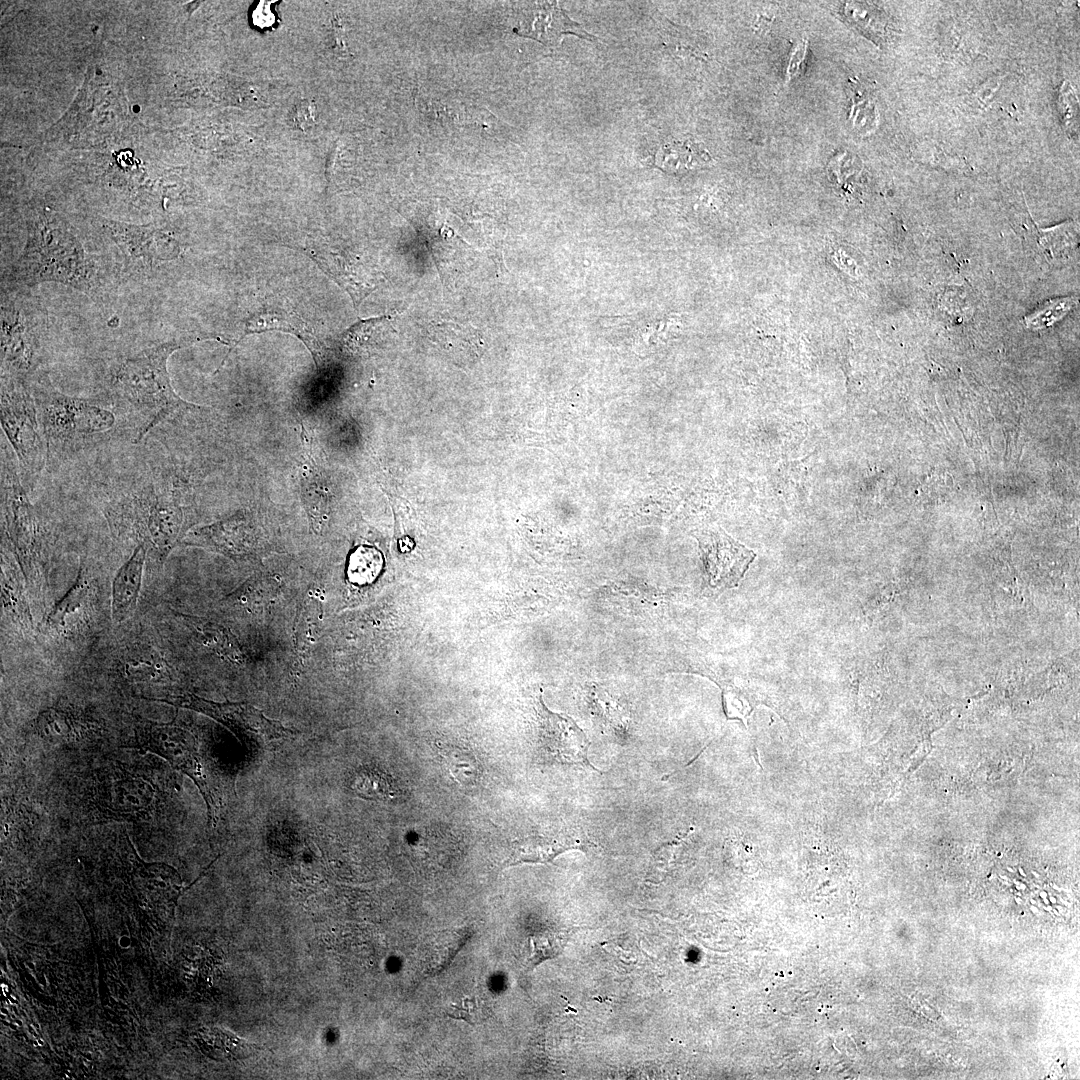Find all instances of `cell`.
I'll return each mask as SVG.
<instances>
[{"label":"cell","mask_w":1080,"mask_h":1080,"mask_svg":"<svg viewBox=\"0 0 1080 1080\" xmlns=\"http://www.w3.org/2000/svg\"><path fill=\"white\" fill-rule=\"evenodd\" d=\"M6 280L10 289L60 283L95 300L108 289L100 257L87 252L70 224L48 209L30 219L27 241Z\"/></svg>","instance_id":"6da1fadb"},{"label":"cell","mask_w":1080,"mask_h":1080,"mask_svg":"<svg viewBox=\"0 0 1080 1080\" xmlns=\"http://www.w3.org/2000/svg\"><path fill=\"white\" fill-rule=\"evenodd\" d=\"M135 735L138 745L159 754L194 781L206 802L209 820L215 824L230 794L235 793L234 777L202 735L176 720H141Z\"/></svg>","instance_id":"7a4b0ae2"},{"label":"cell","mask_w":1080,"mask_h":1080,"mask_svg":"<svg viewBox=\"0 0 1080 1080\" xmlns=\"http://www.w3.org/2000/svg\"><path fill=\"white\" fill-rule=\"evenodd\" d=\"M2 546L17 561L33 587L47 583L52 558V533L27 496L20 476L2 460Z\"/></svg>","instance_id":"3957f363"},{"label":"cell","mask_w":1080,"mask_h":1080,"mask_svg":"<svg viewBox=\"0 0 1080 1080\" xmlns=\"http://www.w3.org/2000/svg\"><path fill=\"white\" fill-rule=\"evenodd\" d=\"M179 347L176 341L150 346L122 359L112 373L110 384L115 393L146 419L137 441L183 403L167 371V360Z\"/></svg>","instance_id":"277c9868"},{"label":"cell","mask_w":1080,"mask_h":1080,"mask_svg":"<svg viewBox=\"0 0 1080 1080\" xmlns=\"http://www.w3.org/2000/svg\"><path fill=\"white\" fill-rule=\"evenodd\" d=\"M1 426L18 460L20 479L32 489L46 462L47 440L26 380L1 375Z\"/></svg>","instance_id":"5b68a950"},{"label":"cell","mask_w":1080,"mask_h":1080,"mask_svg":"<svg viewBox=\"0 0 1080 1080\" xmlns=\"http://www.w3.org/2000/svg\"><path fill=\"white\" fill-rule=\"evenodd\" d=\"M25 289L1 298V375L26 380L36 368L45 316Z\"/></svg>","instance_id":"8992f818"},{"label":"cell","mask_w":1080,"mask_h":1080,"mask_svg":"<svg viewBox=\"0 0 1080 1080\" xmlns=\"http://www.w3.org/2000/svg\"><path fill=\"white\" fill-rule=\"evenodd\" d=\"M100 585L83 563L68 591L37 626L44 645L60 650L92 635L100 614Z\"/></svg>","instance_id":"52a82bcc"},{"label":"cell","mask_w":1080,"mask_h":1080,"mask_svg":"<svg viewBox=\"0 0 1080 1080\" xmlns=\"http://www.w3.org/2000/svg\"><path fill=\"white\" fill-rule=\"evenodd\" d=\"M31 391L47 443L68 442L80 436L104 432L115 423L111 411L57 391L49 379H39L32 385Z\"/></svg>","instance_id":"ba28073f"},{"label":"cell","mask_w":1080,"mask_h":1080,"mask_svg":"<svg viewBox=\"0 0 1080 1080\" xmlns=\"http://www.w3.org/2000/svg\"><path fill=\"white\" fill-rule=\"evenodd\" d=\"M113 518L124 520L131 525L139 542H144L148 551L163 559L181 530V513L166 493L151 484L126 495L113 504Z\"/></svg>","instance_id":"9c48e42d"},{"label":"cell","mask_w":1080,"mask_h":1080,"mask_svg":"<svg viewBox=\"0 0 1080 1080\" xmlns=\"http://www.w3.org/2000/svg\"><path fill=\"white\" fill-rule=\"evenodd\" d=\"M154 701L205 714L226 726L248 746L264 748L273 741L293 735L279 721L267 718L247 703L215 702L189 692L167 693Z\"/></svg>","instance_id":"30bf717a"},{"label":"cell","mask_w":1080,"mask_h":1080,"mask_svg":"<svg viewBox=\"0 0 1080 1080\" xmlns=\"http://www.w3.org/2000/svg\"><path fill=\"white\" fill-rule=\"evenodd\" d=\"M104 229L121 253L124 277L155 278L179 255L178 242L164 230L106 221Z\"/></svg>","instance_id":"8fae6325"},{"label":"cell","mask_w":1080,"mask_h":1080,"mask_svg":"<svg viewBox=\"0 0 1080 1080\" xmlns=\"http://www.w3.org/2000/svg\"><path fill=\"white\" fill-rule=\"evenodd\" d=\"M96 658L100 666L125 684L157 687L170 679V668L156 640L143 633L112 637L107 648Z\"/></svg>","instance_id":"7c38bea8"},{"label":"cell","mask_w":1080,"mask_h":1080,"mask_svg":"<svg viewBox=\"0 0 1080 1080\" xmlns=\"http://www.w3.org/2000/svg\"><path fill=\"white\" fill-rule=\"evenodd\" d=\"M536 712L538 745L546 759L595 769L588 760L590 741L572 718L550 711L541 694L536 704Z\"/></svg>","instance_id":"4fadbf2b"},{"label":"cell","mask_w":1080,"mask_h":1080,"mask_svg":"<svg viewBox=\"0 0 1080 1080\" xmlns=\"http://www.w3.org/2000/svg\"><path fill=\"white\" fill-rule=\"evenodd\" d=\"M696 538L710 585L719 588L738 585L754 560L755 553L722 529L702 530Z\"/></svg>","instance_id":"5bb4252c"},{"label":"cell","mask_w":1080,"mask_h":1080,"mask_svg":"<svg viewBox=\"0 0 1080 1080\" xmlns=\"http://www.w3.org/2000/svg\"><path fill=\"white\" fill-rule=\"evenodd\" d=\"M1 558L2 627L16 637L29 638L37 627L30 610L26 580L14 556L4 546Z\"/></svg>","instance_id":"9a60e30c"},{"label":"cell","mask_w":1080,"mask_h":1080,"mask_svg":"<svg viewBox=\"0 0 1080 1080\" xmlns=\"http://www.w3.org/2000/svg\"><path fill=\"white\" fill-rule=\"evenodd\" d=\"M147 553V545L139 542L112 581L110 615L115 627L131 619L137 608Z\"/></svg>","instance_id":"2e32d148"},{"label":"cell","mask_w":1080,"mask_h":1080,"mask_svg":"<svg viewBox=\"0 0 1080 1080\" xmlns=\"http://www.w3.org/2000/svg\"><path fill=\"white\" fill-rule=\"evenodd\" d=\"M536 8L537 10H534L536 13H533L534 21L521 35H527L545 43H558L563 34H576L588 40L595 39L577 22L572 21L556 3L544 2L543 5H536Z\"/></svg>","instance_id":"e0dca14e"},{"label":"cell","mask_w":1080,"mask_h":1080,"mask_svg":"<svg viewBox=\"0 0 1080 1080\" xmlns=\"http://www.w3.org/2000/svg\"><path fill=\"white\" fill-rule=\"evenodd\" d=\"M583 841L576 834L557 837L530 836L513 843L510 864L522 862H547L568 849L582 848Z\"/></svg>","instance_id":"ac0fdd59"},{"label":"cell","mask_w":1080,"mask_h":1080,"mask_svg":"<svg viewBox=\"0 0 1080 1080\" xmlns=\"http://www.w3.org/2000/svg\"><path fill=\"white\" fill-rule=\"evenodd\" d=\"M708 159L705 151L689 142H673L661 147L655 157V164L666 172H679L703 165Z\"/></svg>","instance_id":"d6986e66"},{"label":"cell","mask_w":1080,"mask_h":1080,"mask_svg":"<svg viewBox=\"0 0 1080 1080\" xmlns=\"http://www.w3.org/2000/svg\"><path fill=\"white\" fill-rule=\"evenodd\" d=\"M843 14L846 19L859 30L878 40L885 34L886 21L884 15L873 6L861 2H848L843 5Z\"/></svg>","instance_id":"ffe728a7"},{"label":"cell","mask_w":1080,"mask_h":1080,"mask_svg":"<svg viewBox=\"0 0 1080 1080\" xmlns=\"http://www.w3.org/2000/svg\"><path fill=\"white\" fill-rule=\"evenodd\" d=\"M351 787L360 797L368 800H390L395 796L390 777L379 770L358 772Z\"/></svg>","instance_id":"44dd1931"},{"label":"cell","mask_w":1080,"mask_h":1080,"mask_svg":"<svg viewBox=\"0 0 1080 1080\" xmlns=\"http://www.w3.org/2000/svg\"><path fill=\"white\" fill-rule=\"evenodd\" d=\"M383 565L381 553L370 546H360L351 555L348 563V575L351 581L359 584L372 582Z\"/></svg>","instance_id":"7402d4cb"},{"label":"cell","mask_w":1080,"mask_h":1080,"mask_svg":"<svg viewBox=\"0 0 1080 1080\" xmlns=\"http://www.w3.org/2000/svg\"><path fill=\"white\" fill-rule=\"evenodd\" d=\"M442 756L450 774L461 784H473L477 781L480 769L470 753L453 750L442 752Z\"/></svg>","instance_id":"603a6c76"},{"label":"cell","mask_w":1080,"mask_h":1080,"mask_svg":"<svg viewBox=\"0 0 1080 1080\" xmlns=\"http://www.w3.org/2000/svg\"><path fill=\"white\" fill-rule=\"evenodd\" d=\"M1074 302L1075 300L1071 298H1061L1044 303L1042 307L1037 308L1025 318L1026 324L1033 328L1049 326L1065 315Z\"/></svg>","instance_id":"cb8c5ba5"},{"label":"cell","mask_w":1080,"mask_h":1080,"mask_svg":"<svg viewBox=\"0 0 1080 1080\" xmlns=\"http://www.w3.org/2000/svg\"><path fill=\"white\" fill-rule=\"evenodd\" d=\"M489 1007L486 1002L476 998H464L459 1003H453L447 1010V1015L454 1019H461L475 1025L489 1017Z\"/></svg>","instance_id":"d4e9b609"},{"label":"cell","mask_w":1080,"mask_h":1080,"mask_svg":"<svg viewBox=\"0 0 1080 1080\" xmlns=\"http://www.w3.org/2000/svg\"><path fill=\"white\" fill-rule=\"evenodd\" d=\"M1059 108L1063 123L1070 133L1078 132V99L1070 84L1064 82L1059 94Z\"/></svg>","instance_id":"484cf974"},{"label":"cell","mask_w":1080,"mask_h":1080,"mask_svg":"<svg viewBox=\"0 0 1080 1080\" xmlns=\"http://www.w3.org/2000/svg\"><path fill=\"white\" fill-rule=\"evenodd\" d=\"M292 119L298 128L302 130L310 128L316 122L315 106L308 100L300 101L293 109Z\"/></svg>","instance_id":"4316f807"},{"label":"cell","mask_w":1080,"mask_h":1080,"mask_svg":"<svg viewBox=\"0 0 1080 1080\" xmlns=\"http://www.w3.org/2000/svg\"><path fill=\"white\" fill-rule=\"evenodd\" d=\"M804 52L805 49L803 45L796 48L789 64V72L792 71L793 73H795V71L797 70V64L800 62V60H803Z\"/></svg>","instance_id":"83f0119b"}]
</instances>
